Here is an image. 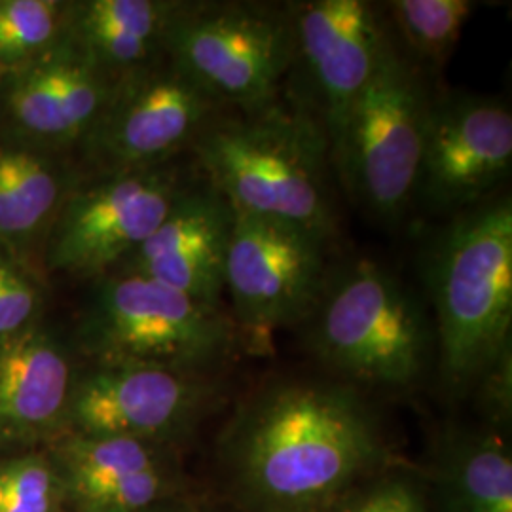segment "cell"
<instances>
[{
    "mask_svg": "<svg viewBox=\"0 0 512 512\" xmlns=\"http://www.w3.org/2000/svg\"><path fill=\"white\" fill-rule=\"evenodd\" d=\"M444 385L461 395L511 355L512 203L463 211L425 262Z\"/></svg>",
    "mask_w": 512,
    "mask_h": 512,
    "instance_id": "3957f363",
    "label": "cell"
},
{
    "mask_svg": "<svg viewBox=\"0 0 512 512\" xmlns=\"http://www.w3.org/2000/svg\"><path fill=\"white\" fill-rule=\"evenodd\" d=\"M202 372L162 366L99 365L71 393L67 418L78 435L160 444L190 431L215 404Z\"/></svg>",
    "mask_w": 512,
    "mask_h": 512,
    "instance_id": "8fae6325",
    "label": "cell"
},
{
    "mask_svg": "<svg viewBox=\"0 0 512 512\" xmlns=\"http://www.w3.org/2000/svg\"><path fill=\"white\" fill-rule=\"evenodd\" d=\"M219 99L198 86L169 59V65L131 71L112 93L95 131V145L112 171L156 167L228 114Z\"/></svg>",
    "mask_w": 512,
    "mask_h": 512,
    "instance_id": "7c38bea8",
    "label": "cell"
},
{
    "mask_svg": "<svg viewBox=\"0 0 512 512\" xmlns=\"http://www.w3.org/2000/svg\"><path fill=\"white\" fill-rule=\"evenodd\" d=\"M188 190L169 169L112 171L69 205L55 236V268L97 275L133 255Z\"/></svg>",
    "mask_w": 512,
    "mask_h": 512,
    "instance_id": "4fadbf2b",
    "label": "cell"
},
{
    "mask_svg": "<svg viewBox=\"0 0 512 512\" xmlns=\"http://www.w3.org/2000/svg\"><path fill=\"white\" fill-rule=\"evenodd\" d=\"M65 486L54 463L35 454L0 463V512H55Z\"/></svg>",
    "mask_w": 512,
    "mask_h": 512,
    "instance_id": "44dd1931",
    "label": "cell"
},
{
    "mask_svg": "<svg viewBox=\"0 0 512 512\" xmlns=\"http://www.w3.org/2000/svg\"><path fill=\"white\" fill-rule=\"evenodd\" d=\"M84 344L99 365L162 366L202 372L239 340L234 319L145 275L101 283L84 323Z\"/></svg>",
    "mask_w": 512,
    "mask_h": 512,
    "instance_id": "8992f818",
    "label": "cell"
},
{
    "mask_svg": "<svg viewBox=\"0 0 512 512\" xmlns=\"http://www.w3.org/2000/svg\"><path fill=\"white\" fill-rule=\"evenodd\" d=\"M192 150L203 181L232 211L293 222L329 241L336 236L329 143L310 109L279 101L255 114L228 112Z\"/></svg>",
    "mask_w": 512,
    "mask_h": 512,
    "instance_id": "7a4b0ae2",
    "label": "cell"
},
{
    "mask_svg": "<svg viewBox=\"0 0 512 512\" xmlns=\"http://www.w3.org/2000/svg\"><path fill=\"white\" fill-rule=\"evenodd\" d=\"M512 164V114L494 97H433L416 198L435 213H463L501 183Z\"/></svg>",
    "mask_w": 512,
    "mask_h": 512,
    "instance_id": "30bf717a",
    "label": "cell"
},
{
    "mask_svg": "<svg viewBox=\"0 0 512 512\" xmlns=\"http://www.w3.org/2000/svg\"><path fill=\"white\" fill-rule=\"evenodd\" d=\"M57 4L48 0L0 2V57L18 59L54 35Z\"/></svg>",
    "mask_w": 512,
    "mask_h": 512,
    "instance_id": "7402d4cb",
    "label": "cell"
},
{
    "mask_svg": "<svg viewBox=\"0 0 512 512\" xmlns=\"http://www.w3.org/2000/svg\"><path fill=\"white\" fill-rule=\"evenodd\" d=\"M160 512H188L184 507H179V505H171V503H162V509Z\"/></svg>",
    "mask_w": 512,
    "mask_h": 512,
    "instance_id": "484cf974",
    "label": "cell"
},
{
    "mask_svg": "<svg viewBox=\"0 0 512 512\" xmlns=\"http://www.w3.org/2000/svg\"><path fill=\"white\" fill-rule=\"evenodd\" d=\"M71 368L44 332L0 340V446L35 442L67 418Z\"/></svg>",
    "mask_w": 512,
    "mask_h": 512,
    "instance_id": "9a60e30c",
    "label": "cell"
},
{
    "mask_svg": "<svg viewBox=\"0 0 512 512\" xmlns=\"http://www.w3.org/2000/svg\"><path fill=\"white\" fill-rule=\"evenodd\" d=\"M57 198L52 171L31 154L0 152V234L31 232Z\"/></svg>",
    "mask_w": 512,
    "mask_h": 512,
    "instance_id": "ffe728a7",
    "label": "cell"
},
{
    "mask_svg": "<svg viewBox=\"0 0 512 512\" xmlns=\"http://www.w3.org/2000/svg\"><path fill=\"white\" fill-rule=\"evenodd\" d=\"M55 512H61V509H59V511H55Z\"/></svg>",
    "mask_w": 512,
    "mask_h": 512,
    "instance_id": "83f0119b",
    "label": "cell"
},
{
    "mask_svg": "<svg viewBox=\"0 0 512 512\" xmlns=\"http://www.w3.org/2000/svg\"><path fill=\"white\" fill-rule=\"evenodd\" d=\"M183 4L154 0H93L82 8L80 31L97 69L137 71L164 48Z\"/></svg>",
    "mask_w": 512,
    "mask_h": 512,
    "instance_id": "2e32d148",
    "label": "cell"
},
{
    "mask_svg": "<svg viewBox=\"0 0 512 512\" xmlns=\"http://www.w3.org/2000/svg\"><path fill=\"white\" fill-rule=\"evenodd\" d=\"M329 239L285 220L234 211L224 291L234 323L256 344L283 327H298L327 277Z\"/></svg>",
    "mask_w": 512,
    "mask_h": 512,
    "instance_id": "ba28073f",
    "label": "cell"
},
{
    "mask_svg": "<svg viewBox=\"0 0 512 512\" xmlns=\"http://www.w3.org/2000/svg\"><path fill=\"white\" fill-rule=\"evenodd\" d=\"M325 512H427L414 484L387 478L366 488H353Z\"/></svg>",
    "mask_w": 512,
    "mask_h": 512,
    "instance_id": "cb8c5ba5",
    "label": "cell"
},
{
    "mask_svg": "<svg viewBox=\"0 0 512 512\" xmlns=\"http://www.w3.org/2000/svg\"><path fill=\"white\" fill-rule=\"evenodd\" d=\"M162 503H164V501H162ZM162 503H158V505H154V507H150V509L143 512H160V509H162Z\"/></svg>",
    "mask_w": 512,
    "mask_h": 512,
    "instance_id": "4316f807",
    "label": "cell"
},
{
    "mask_svg": "<svg viewBox=\"0 0 512 512\" xmlns=\"http://www.w3.org/2000/svg\"><path fill=\"white\" fill-rule=\"evenodd\" d=\"M234 211L209 183L188 186L156 232L128 256L124 274L145 275L211 306H222Z\"/></svg>",
    "mask_w": 512,
    "mask_h": 512,
    "instance_id": "5bb4252c",
    "label": "cell"
},
{
    "mask_svg": "<svg viewBox=\"0 0 512 512\" xmlns=\"http://www.w3.org/2000/svg\"><path fill=\"white\" fill-rule=\"evenodd\" d=\"M389 35L425 76L440 73L476 10L473 0H391L380 6Z\"/></svg>",
    "mask_w": 512,
    "mask_h": 512,
    "instance_id": "d6986e66",
    "label": "cell"
},
{
    "mask_svg": "<svg viewBox=\"0 0 512 512\" xmlns=\"http://www.w3.org/2000/svg\"><path fill=\"white\" fill-rule=\"evenodd\" d=\"M442 512H512V458L492 433H461L439 459Z\"/></svg>",
    "mask_w": 512,
    "mask_h": 512,
    "instance_id": "e0dca14e",
    "label": "cell"
},
{
    "mask_svg": "<svg viewBox=\"0 0 512 512\" xmlns=\"http://www.w3.org/2000/svg\"><path fill=\"white\" fill-rule=\"evenodd\" d=\"M294 33V67L313 92L311 114L329 143L338 179L344 171L349 120L387 40L382 8L368 0H304L287 4Z\"/></svg>",
    "mask_w": 512,
    "mask_h": 512,
    "instance_id": "9c48e42d",
    "label": "cell"
},
{
    "mask_svg": "<svg viewBox=\"0 0 512 512\" xmlns=\"http://www.w3.org/2000/svg\"><path fill=\"white\" fill-rule=\"evenodd\" d=\"M12 107L19 122L35 133L71 135L55 86L52 65L29 74L19 84L12 95Z\"/></svg>",
    "mask_w": 512,
    "mask_h": 512,
    "instance_id": "603a6c76",
    "label": "cell"
},
{
    "mask_svg": "<svg viewBox=\"0 0 512 512\" xmlns=\"http://www.w3.org/2000/svg\"><path fill=\"white\" fill-rule=\"evenodd\" d=\"M158 444L122 437L78 435L57 448V471L76 511L137 473L162 465Z\"/></svg>",
    "mask_w": 512,
    "mask_h": 512,
    "instance_id": "ac0fdd59",
    "label": "cell"
},
{
    "mask_svg": "<svg viewBox=\"0 0 512 512\" xmlns=\"http://www.w3.org/2000/svg\"><path fill=\"white\" fill-rule=\"evenodd\" d=\"M431 103L429 76L387 35L349 120L340 177L349 194L385 222H399L416 200Z\"/></svg>",
    "mask_w": 512,
    "mask_h": 512,
    "instance_id": "52a82bcc",
    "label": "cell"
},
{
    "mask_svg": "<svg viewBox=\"0 0 512 512\" xmlns=\"http://www.w3.org/2000/svg\"><path fill=\"white\" fill-rule=\"evenodd\" d=\"M234 482L253 512H325L384 461L374 416L349 385L277 380L226 431Z\"/></svg>",
    "mask_w": 512,
    "mask_h": 512,
    "instance_id": "6da1fadb",
    "label": "cell"
},
{
    "mask_svg": "<svg viewBox=\"0 0 512 512\" xmlns=\"http://www.w3.org/2000/svg\"><path fill=\"white\" fill-rule=\"evenodd\" d=\"M37 306V293L16 266L0 256V340L25 329Z\"/></svg>",
    "mask_w": 512,
    "mask_h": 512,
    "instance_id": "d4e9b609",
    "label": "cell"
},
{
    "mask_svg": "<svg viewBox=\"0 0 512 512\" xmlns=\"http://www.w3.org/2000/svg\"><path fill=\"white\" fill-rule=\"evenodd\" d=\"M298 327L321 365L351 382L393 389L420 382L435 344L418 298L370 258L329 270Z\"/></svg>",
    "mask_w": 512,
    "mask_h": 512,
    "instance_id": "277c9868",
    "label": "cell"
},
{
    "mask_svg": "<svg viewBox=\"0 0 512 512\" xmlns=\"http://www.w3.org/2000/svg\"><path fill=\"white\" fill-rule=\"evenodd\" d=\"M165 54L205 92L236 114L281 99L294 69L287 4L186 2L165 40Z\"/></svg>",
    "mask_w": 512,
    "mask_h": 512,
    "instance_id": "5b68a950",
    "label": "cell"
}]
</instances>
